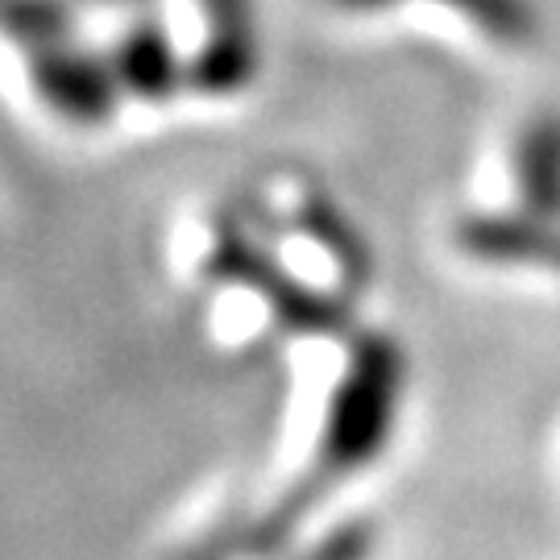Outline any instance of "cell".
<instances>
[{
    "label": "cell",
    "mask_w": 560,
    "mask_h": 560,
    "mask_svg": "<svg viewBox=\"0 0 560 560\" xmlns=\"http://www.w3.org/2000/svg\"><path fill=\"white\" fill-rule=\"evenodd\" d=\"M345 13H378V9H395L402 0H332ZM423 4H444L460 13L478 34H486L499 46H520L536 34V9L532 0H423Z\"/></svg>",
    "instance_id": "cell-6"
},
{
    "label": "cell",
    "mask_w": 560,
    "mask_h": 560,
    "mask_svg": "<svg viewBox=\"0 0 560 560\" xmlns=\"http://www.w3.org/2000/svg\"><path fill=\"white\" fill-rule=\"evenodd\" d=\"M245 217L266 258L295 287L337 312L345 295L353 300L365 279V254L353 229L337 217V208L320 200V191H312L303 179L279 175L258 187Z\"/></svg>",
    "instance_id": "cell-3"
},
{
    "label": "cell",
    "mask_w": 560,
    "mask_h": 560,
    "mask_svg": "<svg viewBox=\"0 0 560 560\" xmlns=\"http://www.w3.org/2000/svg\"><path fill=\"white\" fill-rule=\"evenodd\" d=\"M0 92L71 141L125 120L92 25L67 0H0Z\"/></svg>",
    "instance_id": "cell-1"
},
{
    "label": "cell",
    "mask_w": 560,
    "mask_h": 560,
    "mask_svg": "<svg viewBox=\"0 0 560 560\" xmlns=\"http://www.w3.org/2000/svg\"><path fill=\"white\" fill-rule=\"evenodd\" d=\"M71 9H80L83 18H108V13H125V9H141L154 0H67Z\"/></svg>",
    "instance_id": "cell-7"
},
{
    "label": "cell",
    "mask_w": 560,
    "mask_h": 560,
    "mask_svg": "<svg viewBox=\"0 0 560 560\" xmlns=\"http://www.w3.org/2000/svg\"><path fill=\"white\" fill-rule=\"evenodd\" d=\"M402 390V358L386 337H361L349 345V361L337 374L328 399H324L320 423L312 432L307 460L300 465L295 481L279 499L258 515L249 532L254 557H270L279 544H287L300 532L307 515L320 506L328 494H337L345 481L361 474L378 457L390 428H395V407Z\"/></svg>",
    "instance_id": "cell-2"
},
{
    "label": "cell",
    "mask_w": 560,
    "mask_h": 560,
    "mask_svg": "<svg viewBox=\"0 0 560 560\" xmlns=\"http://www.w3.org/2000/svg\"><path fill=\"white\" fill-rule=\"evenodd\" d=\"M92 38L101 46L104 67L117 83L125 117L133 113H166L183 96L179 50L171 38V25L162 18V4H141L108 18H88Z\"/></svg>",
    "instance_id": "cell-5"
},
{
    "label": "cell",
    "mask_w": 560,
    "mask_h": 560,
    "mask_svg": "<svg viewBox=\"0 0 560 560\" xmlns=\"http://www.w3.org/2000/svg\"><path fill=\"white\" fill-rule=\"evenodd\" d=\"M179 50L183 96L196 104L241 101L261 67L254 0H159Z\"/></svg>",
    "instance_id": "cell-4"
}]
</instances>
